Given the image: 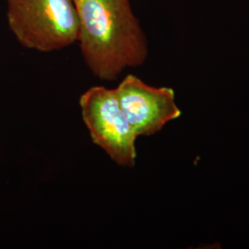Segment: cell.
I'll return each instance as SVG.
<instances>
[{
  "instance_id": "cell-4",
  "label": "cell",
  "mask_w": 249,
  "mask_h": 249,
  "mask_svg": "<svg viewBox=\"0 0 249 249\" xmlns=\"http://www.w3.org/2000/svg\"><path fill=\"white\" fill-rule=\"evenodd\" d=\"M117 98L137 138L158 133L181 116L175 90L154 87L129 74L116 88Z\"/></svg>"
},
{
  "instance_id": "cell-2",
  "label": "cell",
  "mask_w": 249,
  "mask_h": 249,
  "mask_svg": "<svg viewBox=\"0 0 249 249\" xmlns=\"http://www.w3.org/2000/svg\"><path fill=\"white\" fill-rule=\"evenodd\" d=\"M7 20L18 43L38 52H53L77 43L75 0H7Z\"/></svg>"
},
{
  "instance_id": "cell-1",
  "label": "cell",
  "mask_w": 249,
  "mask_h": 249,
  "mask_svg": "<svg viewBox=\"0 0 249 249\" xmlns=\"http://www.w3.org/2000/svg\"><path fill=\"white\" fill-rule=\"evenodd\" d=\"M80 52L99 80H115L127 68L142 66L148 42L130 0H75Z\"/></svg>"
},
{
  "instance_id": "cell-3",
  "label": "cell",
  "mask_w": 249,
  "mask_h": 249,
  "mask_svg": "<svg viewBox=\"0 0 249 249\" xmlns=\"http://www.w3.org/2000/svg\"><path fill=\"white\" fill-rule=\"evenodd\" d=\"M79 103L92 142L117 165L133 167L138 138L120 107L116 89L93 86L81 94Z\"/></svg>"
}]
</instances>
